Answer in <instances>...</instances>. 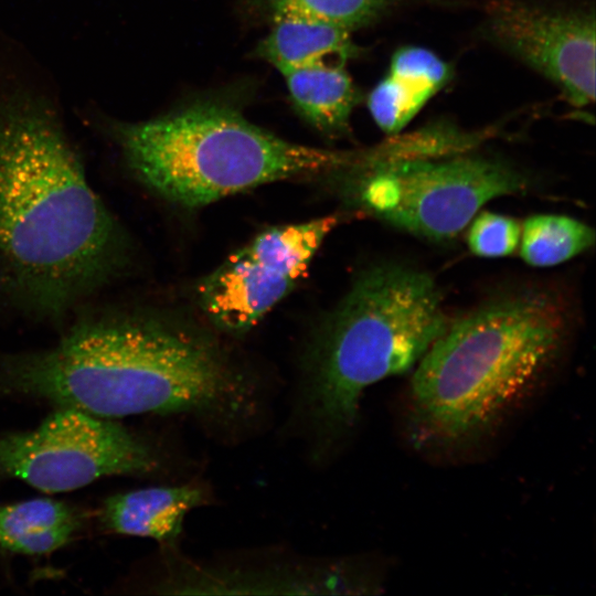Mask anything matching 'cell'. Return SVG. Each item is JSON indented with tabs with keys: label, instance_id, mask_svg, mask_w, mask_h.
I'll use <instances>...</instances> for the list:
<instances>
[{
	"label": "cell",
	"instance_id": "1",
	"mask_svg": "<svg viewBox=\"0 0 596 596\" xmlns=\"http://www.w3.org/2000/svg\"><path fill=\"white\" fill-rule=\"evenodd\" d=\"M128 241L47 108L0 111V281L22 307L58 318L109 283Z\"/></svg>",
	"mask_w": 596,
	"mask_h": 596
},
{
	"label": "cell",
	"instance_id": "2",
	"mask_svg": "<svg viewBox=\"0 0 596 596\" xmlns=\"http://www.w3.org/2000/svg\"><path fill=\"white\" fill-rule=\"evenodd\" d=\"M0 394L110 419L236 416L253 393L245 375L206 338L153 317L115 315L77 323L49 349L1 355Z\"/></svg>",
	"mask_w": 596,
	"mask_h": 596
},
{
	"label": "cell",
	"instance_id": "3",
	"mask_svg": "<svg viewBox=\"0 0 596 596\" xmlns=\"http://www.w3.org/2000/svg\"><path fill=\"white\" fill-rule=\"evenodd\" d=\"M566 327L563 302L536 289L496 298L449 323L412 376L418 438L455 443L491 424L551 364Z\"/></svg>",
	"mask_w": 596,
	"mask_h": 596
},
{
	"label": "cell",
	"instance_id": "4",
	"mask_svg": "<svg viewBox=\"0 0 596 596\" xmlns=\"http://www.w3.org/2000/svg\"><path fill=\"white\" fill-rule=\"evenodd\" d=\"M449 322L434 278L383 264L363 272L307 358L302 401L321 436L351 428L363 392L416 366Z\"/></svg>",
	"mask_w": 596,
	"mask_h": 596
},
{
	"label": "cell",
	"instance_id": "5",
	"mask_svg": "<svg viewBox=\"0 0 596 596\" xmlns=\"http://www.w3.org/2000/svg\"><path fill=\"white\" fill-rule=\"evenodd\" d=\"M114 131L136 177L185 207L268 182L341 171L353 161L351 155L287 141L216 98L147 121L118 123Z\"/></svg>",
	"mask_w": 596,
	"mask_h": 596
},
{
	"label": "cell",
	"instance_id": "6",
	"mask_svg": "<svg viewBox=\"0 0 596 596\" xmlns=\"http://www.w3.org/2000/svg\"><path fill=\"white\" fill-rule=\"evenodd\" d=\"M358 203L386 223L433 241L455 237L487 202L522 193L526 177L481 156L353 161Z\"/></svg>",
	"mask_w": 596,
	"mask_h": 596
},
{
	"label": "cell",
	"instance_id": "7",
	"mask_svg": "<svg viewBox=\"0 0 596 596\" xmlns=\"http://www.w3.org/2000/svg\"><path fill=\"white\" fill-rule=\"evenodd\" d=\"M152 448L125 427L78 409L60 407L29 432L0 435V475L43 492H65L113 475L156 469Z\"/></svg>",
	"mask_w": 596,
	"mask_h": 596
},
{
	"label": "cell",
	"instance_id": "8",
	"mask_svg": "<svg viewBox=\"0 0 596 596\" xmlns=\"http://www.w3.org/2000/svg\"><path fill=\"white\" fill-rule=\"evenodd\" d=\"M337 223L326 216L260 232L199 283L201 309L217 328L246 332L305 276Z\"/></svg>",
	"mask_w": 596,
	"mask_h": 596
},
{
	"label": "cell",
	"instance_id": "9",
	"mask_svg": "<svg viewBox=\"0 0 596 596\" xmlns=\"http://www.w3.org/2000/svg\"><path fill=\"white\" fill-rule=\"evenodd\" d=\"M595 14L521 0H492L485 30L491 41L557 85L583 107L595 98Z\"/></svg>",
	"mask_w": 596,
	"mask_h": 596
},
{
	"label": "cell",
	"instance_id": "10",
	"mask_svg": "<svg viewBox=\"0 0 596 596\" xmlns=\"http://www.w3.org/2000/svg\"><path fill=\"white\" fill-rule=\"evenodd\" d=\"M177 594H360L370 585L339 566L225 572L183 567L170 582Z\"/></svg>",
	"mask_w": 596,
	"mask_h": 596
},
{
	"label": "cell",
	"instance_id": "11",
	"mask_svg": "<svg viewBox=\"0 0 596 596\" xmlns=\"http://www.w3.org/2000/svg\"><path fill=\"white\" fill-rule=\"evenodd\" d=\"M451 76V67L430 50L401 47L393 54L386 75L370 92L369 111L383 131L398 132Z\"/></svg>",
	"mask_w": 596,
	"mask_h": 596
},
{
	"label": "cell",
	"instance_id": "12",
	"mask_svg": "<svg viewBox=\"0 0 596 596\" xmlns=\"http://www.w3.org/2000/svg\"><path fill=\"white\" fill-rule=\"evenodd\" d=\"M204 501V490L198 485L143 488L106 499L100 519L111 532L173 543L187 514Z\"/></svg>",
	"mask_w": 596,
	"mask_h": 596
},
{
	"label": "cell",
	"instance_id": "13",
	"mask_svg": "<svg viewBox=\"0 0 596 596\" xmlns=\"http://www.w3.org/2000/svg\"><path fill=\"white\" fill-rule=\"evenodd\" d=\"M256 55L280 73L308 67H344L358 56L351 32L332 23L301 17L270 22V31L258 43Z\"/></svg>",
	"mask_w": 596,
	"mask_h": 596
},
{
	"label": "cell",
	"instance_id": "14",
	"mask_svg": "<svg viewBox=\"0 0 596 596\" xmlns=\"http://www.w3.org/2000/svg\"><path fill=\"white\" fill-rule=\"evenodd\" d=\"M296 111L318 131L347 134L361 94L344 67H308L281 73Z\"/></svg>",
	"mask_w": 596,
	"mask_h": 596
},
{
	"label": "cell",
	"instance_id": "15",
	"mask_svg": "<svg viewBox=\"0 0 596 596\" xmlns=\"http://www.w3.org/2000/svg\"><path fill=\"white\" fill-rule=\"evenodd\" d=\"M79 528L81 515L61 501L39 498L0 505V547L12 553H51Z\"/></svg>",
	"mask_w": 596,
	"mask_h": 596
},
{
	"label": "cell",
	"instance_id": "16",
	"mask_svg": "<svg viewBox=\"0 0 596 596\" xmlns=\"http://www.w3.org/2000/svg\"><path fill=\"white\" fill-rule=\"evenodd\" d=\"M521 230V257L535 267L566 262L588 249L595 241L592 227L564 215H534Z\"/></svg>",
	"mask_w": 596,
	"mask_h": 596
},
{
	"label": "cell",
	"instance_id": "17",
	"mask_svg": "<svg viewBox=\"0 0 596 596\" xmlns=\"http://www.w3.org/2000/svg\"><path fill=\"white\" fill-rule=\"evenodd\" d=\"M400 0H246L254 13L272 22L283 17H301L336 24L348 31L368 26Z\"/></svg>",
	"mask_w": 596,
	"mask_h": 596
},
{
	"label": "cell",
	"instance_id": "18",
	"mask_svg": "<svg viewBox=\"0 0 596 596\" xmlns=\"http://www.w3.org/2000/svg\"><path fill=\"white\" fill-rule=\"evenodd\" d=\"M521 238V225L510 216L482 212L468 232L470 251L481 257H502L512 254Z\"/></svg>",
	"mask_w": 596,
	"mask_h": 596
}]
</instances>
